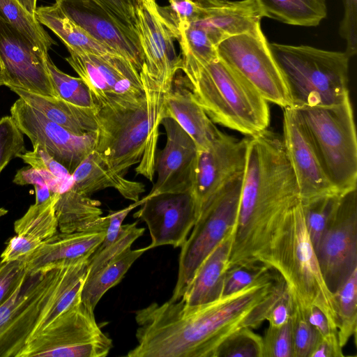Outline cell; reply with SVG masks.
<instances>
[{"label": "cell", "mask_w": 357, "mask_h": 357, "mask_svg": "<svg viewBox=\"0 0 357 357\" xmlns=\"http://www.w3.org/2000/svg\"><path fill=\"white\" fill-rule=\"evenodd\" d=\"M285 288L280 274L269 268L246 287L209 303H152L135 312L137 343L127 356L215 357L231 335L259 328Z\"/></svg>", "instance_id": "6da1fadb"}, {"label": "cell", "mask_w": 357, "mask_h": 357, "mask_svg": "<svg viewBox=\"0 0 357 357\" xmlns=\"http://www.w3.org/2000/svg\"><path fill=\"white\" fill-rule=\"evenodd\" d=\"M300 202L282 139L268 129L248 137L229 266L269 267L288 215Z\"/></svg>", "instance_id": "7a4b0ae2"}, {"label": "cell", "mask_w": 357, "mask_h": 357, "mask_svg": "<svg viewBox=\"0 0 357 357\" xmlns=\"http://www.w3.org/2000/svg\"><path fill=\"white\" fill-rule=\"evenodd\" d=\"M88 259L26 271L0 305V357H20L27 344L53 320L82 300Z\"/></svg>", "instance_id": "3957f363"}, {"label": "cell", "mask_w": 357, "mask_h": 357, "mask_svg": "<svg viewBox=\"0 0 357 357\" xmlns=\"http://www.w3.org/2000/svg\"><path fill=\"white\" fill-rule=\"evenodd\" d=\"M145 96L138 101L105 105L96 112V151L112 170L124 175L135 164L136 173L152 181L159 126L167 93L140 71Z\"/></svg>", "instance_id": "277c9868"}, {"label": "cell", "mask_w": 357, "mask_h": 357, "mask_svg": "<svg viewBox=\"0 0 357 357\" xmlns=\"http://www.w3.org/2000/svg\"><path fill=\"white\" fill-rule=\"evenodd\" d=\"M181 54L184 83L213 123L248 137L268 129V102L248 81L220 58L202 64Z\"/></svg>", "instance_id": "5b68a950"}, {"label": "cell", "mask_w": 357, "mask_h": 357, "mask_svg": "<svg viewBox=\"0 0 357 357\" xmlns=\"http://www.w3.org/2000/svg\"><path fill=\"white\" fill-rule=\"evenodd\" d=\"M284 78L293 107L339 104L349 96L345 52L308 45L269 43Z\"/></svg>", "instance_id": "8992f818"}, {"label": "cell", "mask_w": 357, "mask_h": 357, "mask_svg": "<svg viewBox=\"0 0 357 357\" xmlns=\"http://www.w3.org/2000/svg\"><path fill=\"white\" fill-rule=\"evenodd\" d=\"M284 280L292 298L307 309L314 305L337 331L333 294L328 288L310 241L301 202L289 213L269 262Z\"/></svg>", "instance_id": "52a82bcc"}, {"label": "cell", "mask_w": 357, "mask_h": 357, "mask_svg": "<svg viewBox=\"0 0 357 357\" xmlns=\"http://www.w3.org/2000/svg\"><path fill=\"white\" fill-rule=\"evenodd\" d=\"M293 108L337 192L356 188L357 139L350 97L331 106Z\"/></svg>", "instance_id": "ba28073f"}, {"label": "cell", "mask_w": 357, "mask_h": 357, "mask_svg": "<svg viewBox=\"0 0 357 357\" xmlns=\"http://www.w3.org/2000/svg\"><path fill=\"white\" fill-rule=\"evenodd\" d=\"M243 175L226 185L201 211L191 234L181 247L177 280L169 301L182 298L202 261L234 231Z\"/></svg>", "instance_id": "9c48e42d"}, {"label": "cell", "mask_w": 357, "mask_h": 357, "mask_svg": "<svg viewBox=\"0 0 357 357\" xmlns=\"http://www.w3.org/2000/svg\"><path fill=\"white\" fill-rule=\"evenodd\" d=\"M93 310L75 303L31 340L20 357H105L112 340L101 330Z\"/></svg>", "instance_id": "30bf717a"}, {"label": "cell", "mask_w": 357, "mask_h": 357, "mask_svg": "<svg viewBox=\"0 0 357 357\" xmlns=\"http://www.w3.org/2000/svg\"><path fill=\"white\" fill-rule=\"evenodd\" d=\"M218 57L248 81L268 102L291 107L283 75L262 29L230 37L218 46Z\"/></svg>", "instance_id": "8fae6325"}, {"label": "cell", "mask_w": 357, "mask_h": 357, "mask_svg": "<svg viewBox=\"0 0 357 357\" xmlns=\"http://www.w3.org/2000/svg\"><path fill=\"white\" fill-rule=\"evenodd\" d=\"M324 281L333 294L357 268V191L335 204L315 250Z\"/></svg>", "instance_id": "7c38bea8"}, {"label": "cell", "mask_w": 357, "mask_h": 357, "mask_svg": "<svg viewBox=\"0 0 357 357\" xmlns=\"http://www.w3.org/2000/svg\"><path fill=\"white\" fill-rule=\"evenodd\" d=\"M134 26L144 56L140 71L169 92L183 67L174 46L178 35L175 25L156 0H135Z\"/></svg>", "instance_id": "4fadbf2b"}, {"label": "cell", "mask_w": 357, "mask_h": 357, "mask_svg": "<svg viewBox=\"0 0 357 357\" xmlns=\"http://www.w3.org/2000/svg\"><path fill=\"white\" fill-rule=\"evenodd\" d=\"M68 50L66 61L86 84L98 108L144 97L139 71L124 57Z\"/></svg>", "instance_id": "5bb4252c"}, {"label": "cell", "mask_w": 357, "mask_h": 357, "mask_svg": "<svg viewBox=\"0 0 357 357\" xmlns=\"http://www.w3.org/2000/svg\"><path fill=\"white\" fill-rule=\"evenodd\" d=\"M17 128L30 139L39 143L72 174L81 162L96 149L97 133L76 135L47 119L22 99L10 107Z\"/></svg>", "instance_id": "9a60e30c"}, {"label": "cell", "mask_w": 357, "mask_h": 357, "mask_svg": "<svg viewBox=\"0 0 357 357\" xmlns=\"http://www.w3.org/2000/svg\"><path fill=\"white\" fill-rule=\"evenodd\" d=\"M248 141V137L238 139L220 132L207 149L197 150L191 191L199 214L226 185L243 174Z\"/></svg>", "instance_id": "2e32d148"}, {"label": "cell", "mask_w": 357, "mask_h": 357, "mask_svg": "<svg viewBox=\"0 0 357 357\" xmlns=\"http://www.w3.org/2000/svg\"><path fill=\"white\" fill-rule=\"evenodd\" d=\"M40 49L8 23L0 20L1 73L4 85L56 97Z\"/></svg>", "instance_id": "e0dca14e"}, {"label": "cell", "mask_w": 357, "mask_h": 357, "mask_svg": "<svg viewBox=\"0 0 357 357\" xmlns=\"http://www.w3.org/2000/svg\"><path fill=\"white\" fill-rule=\"evenodd\" d=\"M133 217L148 226L152 249L162 245L181 247L188 238L199 215L190 190L144 197Z\"/></svg>", "instance_id": "ac0fdd59"}, {"label": "cell", "mask_w": 357, "mask_h": 357, "mask_svg": "<svg viewBox=\"0 0 357 357\" xmlns=\"http://www.w3.org/2000/svg\"><path fill=\"white\" fill-rule=\"evenodd\" d=\"M55 3L95 40L126 59L140 72L144 56L135 29L94 0H56Z\"/></svg>", "instance_id": "d6986e66"}, {"label": "cell", "mask_w": 357, "mask_h": 357, "mask_svg": "<svg viewBox=\"0 0 357 357\" xmlns=\"http://www.w3.org/2000/svg\"><path fill=\"white\" fill-rule=\"evenodd\" d=\"M283 110L282 140L296 178L301 201L340 194L326 176L294 108Z\"/></svg>", "instance_id": "ffe728a7"}, {"label": "cell", "mask_w": 357, "mask_h": 357, "mask_svg": "<svg viewBox=\"0 0 357 357\" xmlns=\"http://www.w3.org/2000/svg\"><path fill=\"white\" fill-rule=\"evenodd\" d=\"M166 144L155 156L157 179L147 197L191 190L197 147L193 139L172 118L161 121Z\"/></svg>", "instance_id": "44dd1931"}, {"label": "cell", "mask_w": 357, "mask_h": 357, "mask_svg": "<svg viewBox=\"0 0 357 357\" xmlns=\"http://www.w3.org/2000/svg\"><path fill=\"white\" fill-rule=\"evenodd\" d=\"M263 17L257 0H222L204 6L201 17L192 23L202 27L218 46L230 37L258 33Z\"/></svg>", "instance_id": "7402d4cb"}, {"label": "cell", "mask_w": 357, "mask_h": 357, "mask_svg": "<svg viewBox=\"0 0 357 357\" xmlns=\"http://www.w3.org/2000/svg\"><path fill=\"white\" fill-rule=\"evenodd\" d=\"M61 193H54L40 204H33L14 223L15 236L6 243L0 262L23 259L58 231L55 205Z\"/></svg>", "instance_id": "603a6c76"}, {"label": "cell", "mask_w": 357, "mask_h": 357, "mask_svg": "<svg viewBox=\"0 0 357 357\" xmlns=\"http://www.w3.org/2000/svg\"><path fill=\"white\" fill-rule=\"evenodd\" d=\"M107 230V229H106ZM106 230L57 231L22 260L28 273L89 258L103 241Z\"/></svg>", "instance_id": "cb8c5ba5"}, {"label": "cell", "mask_w": 357, "mask_h": 357, "mask_svg": "<svg viewBox=\"0 0 357 357\" xmlns=\"http://www.w3.org/2000/svg\"><path fill=\"white\" fill-rule=\"evenodd\" d=\"M164 116L174 119L193 139L198 151L207 149L221 132L196 102L188 86L174 87L173 84L165 95Z\"/></svg>", "instance_id": "d4e9b609"}, {"label": "cell", "mask_w": 357, "mask_h": 357, "mask_svg": "<svg viewBox=\"0 0 357 357\" xmlns=\"http://www.w3.org/2000/svg\"><path fill=\"white\" fill-rule=\"evenodd\" d=\"M71 176L70 189L88 196L106 188H114L125 199L135 202L145 191L142 183L128 180L110 169L96 150L81 162Z\"/></svg>", "instance_id": "484cf974"}, {"label": "cell", "mask_w": 357, "mask_h": 357, "mask_svg": "<svg viewBox=\"0 0 357 357\" xmlns=\"http://www.w3.org/2000/svg\"><path fill=\"white\" fill-rule=\"evenodd\" d=\"M233 234L222 241L200 264L181 298L185 305L204 304L222 296Z\"/></svg>", "instance_id": "4316f807"}, {"label": "cell", "mask_w": 357, "mask_h": 357, "mask_svg": "<svg viewBox=\"0 0 357 357\" xmlns=\"http://www.w3.org/2000/svg\"><path fill=\"white\" fill-rule=\"evenodd\" d=\"M9 89L47 119L74 134L84 135L98 130L96 112L93 109L77 106L60 98L43 96L17 87Z\"/></svg>", "instance_id": "83f0119b"}, {"label": "cell", "mask_w": 357, "mask_h": 357, "mask_svg": "<svg viewBox=\"0 0 357 357\" xmlns=\"http://www.w3.org/2000/svg\"><path fill=\"white\" fill-rule=\"evenodd\" d=\"M55 212L61 232L106 230L108 226V217L102 216L100 202L72 189L60 194Z\"/></svg>", "instance_id": "f1b7e54d"}, {"label": "cell", "mask_w": 357, "mask_h": 357, "mask_svg": "<svg viewBox=\"0 0 357 357\" xmlns=\"http://www.w3.org/2000/svg\"><path fill=\"white\" fill-rule=\"evenodd\" d=\"M34 16L40 24L49 28L59 38L67 50L98 55L121 56L95 40L84 29L71 20L56 3L37 8Z\"/></svg>", "instance_id": "f546056e"}, {"label": "cell", "mask_w": 357, "mask_h": 357, "mask_svg": "<svg viewBox=\"0 0 357 357\" xmlns=\"http://www.w3.org/2000/svg\"><path fill=\"white\" fill-rule=\"evenodd\" d=\"M149 250L148 246L134 250L130 248L88 276L82 288V301L94 310L103 295L116 285L133 263Z\"/></svg>", "instance_id": "4dcf8cb0"}, {"label": "cell", "mask_w": 357, "mask_h": 357, "mask_svg": "<svg viewBox=\"0 0 357 357\" xmlns=\"http://www.w3.org/2000/svg\"><path fill=\"white\" fill-rule=\"evenodd\" d=\"M264 17L301 26H316L327 15L326 0H257Z\"/></svg>", "instance_id": "1f68e13d"}, {"label": "cell", "mask_w": 357, "mask_h": 357, "mask_svg": "<svg viewBox=\"0 0 357 357\" xmlns=\"http://www.w3.org/2000/svg\"><path fill=\"white\" fill-rule=\"evenodd\" d=\"M0 20L16 29L45 54L55 44L35 16L17 0H0Z\"/></svg>", "instance_id": "d6a6232c"}, {"label": "cell", "mask_w": 357, "mask_h": 357, "mask_svg": "<svg viewBox=\"0 0 357 357\" xmlns=\"http://www.w3.org/2000/svg\"><path fill=\"white\" fill-rule=\"evenodd\" d=\"M338 319L337 335L343 348L357 328V268L333 293Z\"/></svg>", "instance_id": "836d02e7"}, {"label": "cell", "mask_w": 357, "mask_h": 357, "mask_svg": "<svg viewBox=\"0 0 357 357\" xmlns=\"http://www.w3.org/2000/svg\"><path fill=\"white\" fill-rule=\"evenodd\" d=\"M45 60L56 98L79 107L93 109L96 112L97 104L84 81L79 77H73L61 71L54 63L49 54L46 56Z\"/></svg>", "instance_id": "e575fe53"}, {"label": "cell", "mask_w": 357, "mask_h": 357, "mask_svg": "<svg viewBox=\"0 0 357 357\" xmlns=\"http://www.w3.org/2000/svg\"><path fill=\"white\" fill-rule=\"evenodd\" d=\"M181 54H187L202 64L218 59V46L200 26L190 23L178 31Z\"/></svg>", "instance_id": "d590c367"}, {"label": "cell", "mask_w": 357, "mask_h": 357, "mask_svg": "<svg viewBox=\"0 0 357 357\" xmlns=\"http://www.w3.org/2000/svg\"><path fill=\"white\" fill-rule=\"evenodd\" d=\"M342 194H333L301 202L307 230L314 247L317 248L329 215Z\"/></svg>", "instance_id": "8d00e7d4"}, {"label": "cell", "mask_w": 357, "mask_h": 357, "mask_svg": "<svg viewBox=\"0 0 357 357\" xmlns=\"http://www.w3.org/2000/svg\"><path fill=\"white\" fill-rule=\"evenodd\" d=\"M137 222L123 225L118 237L112 243L104 248H96L88 259V276L93 274L109 261L131 248L135 241L144 232V228L137 227Z\"/></svg>", "instance_id": "74e56055"}, {"label": "cell", "mask_w": 357, "mask_h": 357, "mask_svg": "<svg viewBox=\"0 0 357 357\" xmlns=\"http://www.w3.org/2000/svg\"><path fill=\"white\" fill-rule=\"evenodd\" d=\"M215 357H262V337L250 328H241L221 344Z\"/></svg>", "instance_id": "f35d334b"}, {"label": "cell", "mask_w": 357, "mask_h": 357, "mask_svg": "<svg viewBox=\"0 0 357 357\" xmlns=\"http://www.w3.org/2000/svg\"><path fill=\"white\" fill-rule=\"evenodd\" d=\"M293 306L291 315L293 357H309L319 334L309 323L304 310L292 298Z\"/></svg>", "instance_id": "ab89813d"}, {"label": "cell", "mask_w": 357, "mask_h": 357, "mask_svg": "<svg viewBox=\"0 0 357 357\" xmlns=\"http://www.w3.org/2000/svg\"><path fill=\"white\" fill-rule=\"evenodd\" d=\"M32 151H25L18 155L23 162L38 170L48 173L62 182L68 190L72 185V176L68 169L57 162L46 148L36 143Z\"/></svg>", "instance_id": "60d3db41"}, {"label": "cell", "mask_w": 357, "mask_h": 357, "mask_svg": "<svg viewBox=\"0 0 357 357\" xmlns=\"http://www.w3.org/2000/svg\"><path fill=\"white\" fill-rule=\"evenodd\" d=\"M26 151L23 133L11 116L0 119V173L14 158Z\"/></svg>", "instance_id": "b9f144b4"}, {"label": "cell", "mask_w": 357, "mask_h": 357, "mask_svg": "<svg viewBox=\"0 0 357 357\" xmlns=\"http://www.w3.org/2000/svg\"><path fill=\"white\" fill-rule=\"evenodd\" d=\"M262 357H293L291 318L280 326H268L262 337Z\"/></svg>", "instance_id": "7bdbcfd3"}, {"label": "cell", "mask_w": 357, "mask_h": 357, "mask_svg": "<svg viewBox=\"0 0 357 357\" xmlns=\"http://www.w3.org/2000/svg\"><path fill=\"white\" fill-rule=\"evenodd\" d=\"M168 1L169 6L162 8L178 31L197 20L202 15L204 8L192 0Z\"/></svg>", "instance_id": "ee69618b"}, {"label": "cell", "mask_w": 357, "mask_h": 357, "mask_svg": "<svg viewBox=\"0 0 357 357\" xmlns=\"http://www.w3.org/2000/svg\"><path fill=\"white\" fill-rule=\"evenodd\" d=\"M271 268L262 266L249 268L241 266H231L228 268L222 296L235 293L257 280L264 273Z\"/></svg>", "instance_id": "f6af8a7d"}, {"label": "cell", "mask_w": 357, "mask_h": 357, "mask_svg": "<svg viewBox=\"0 0 357 357\" xmlns=\"http://www.w3.org/2000/svg\"><path fill=\"white\" fill-rule=\"evenodd\" d=\"M344 15L339 33L346 41V54L351 58L357 52V0H342Z\"/></svg>", "instance_id": "bcb514c9"}, {"label": "cell", "mask_w": 357, "mask_h": 357, "mask_svg": "<svg viewBox=\"0 0 357 357\" xmlns=\"http://www.w3.org/2000/svg\"><path fill=\"white\" fill-rule=\"evenodd\" d=\"M26 271L22 259L0 262V305L13 292Z\"/></svg>", "instance_id": "7dc6e473"}, {"label": "cell", "mask_w": 357, "mask_h": 357, "mask_svg": "<svg viewBox=\"0 0 357 357\" xmlns=\"http://www.w3.org/2000/svg\"><path fill=\"white\" fill-rule=\"evenodd\" d=\"M13 182L19 185L35 184L47 185L53 194L62 193L67 190L64 184L55 177L31 166L17 170Z\"/></svg>", "instance_id": "c3c4849f"}, {"label": "cell", "mask_w": 357, "mask_h": 357, "mask_svg": "<svg viewBox=\"0 0 357 357\" xmlns=\"http://www.w3.org/2000/svg\"><path fill=\"white\" fill-rule=\"evenodd\" d=\"M293 299L287 287L273 303L266 315V321L269 326H280L286 324L291 318Z\"/></svg>", "instance_id": "681fc988"}, {"label": "cell", "mask_w": 357, "mask_h": 357, "mask_svg": "<svg viewBox=\"0 0 357 357\" xmlns=\"http://www.w3.org/2000/svg\"><path fill=\"white\" fill-rule=\"evenodd\" d=\"M124 24L134 28L135 0H94Z\"/></svg>", "instance_id": "f907efd6"}, {"label": "cell", "mask_w": 357, "mask_h": 357, "mask_svg": "<svg viewBox=\"0 0 357 357\" xmlns=\"http://www.w3.org/2000/svg\"><path fill=\"white\" fill-rule=\"evenodd\" d=\"M338 335L328 337L319 336L309 357H344Z\"/></svg>", "instance_id": "816d5d0a"}, {"label": "cell", "mask_w": 357, "mask_h": 357, "mask_svg": "<svg viewBox=\"0 0 357 357\" xmlns=\"http://www.w3.org/2000/svg\"><path fill=\"white\" fill-rule=\"evenodd\" d=\"M304 311L309 323L317 330L320 336L328 337L337 335V331L331 328L326 317L317 307L311 305Z\"/></svg>", "instance_id": "f5cc1de1"}, {"label": "cell", "mask_w": 357, "mask_h": 357, "mask_svg": "<svg viewBox=\"0 0 357 357\" xmlns=\"http://www.w3.org/2000/svg\"><path fill=\"white\" fill-rule=\"evenodd\" d=\"M36 193V204H40L48 199L53 193L47 185H33Z\"/></svg>", "instance_id": "db71d44e"}, {"label": "cell", "mask_w": 357, "mask_h": 357, "mask_svg": "<svg viewBox=\"0 0 357 357\" xmlns=\"http://www.w3.org/2000/svg\"><path fill=\"white\" fill-rule=\"evenodd\" d=\"M21 6L31 15H34L37 8V0H17Z\"/></svg>", "instance_id": "11a10c76"}, {"label": "cell", "mask_w": 357, "mask_h": 357, "mask_svg": "<svg viewBox=\"0 0 357 357\" xmlns=\"http://www.w3.org/2000/svg\"><path fill=\"white\" fill-rule=\"evenodd\" d=\"M195 1L196 3H199V5L202 6H208L209 5L217 3L218 1L220 0H192Z\"/></svg>", "instance_id": "9f6ffc18"}, {"label": "cell", "mask_w": 357, "mask_h": 357, "mask_svg": "<svg viewBox=\"0 0 357 357\" xmlns=\"http://www.w3.org/2000/svg\"><path fill=\"white\" fill-rule=\"evenodd\" d=\"M8 212V211L6 208L3 207H0V218L6 215Z\"/></svg>", "instance_id": "6f0895ef"}, {"label": "cell", "mask_w": 357, "mask_h": 357, "mask_svg": "<svg viewBox=\"0 0 357 357\" xmlns=\"http://www.w3.org/2000/svg\"><path fill=\"white\" fill-rule=\"evenodd\" d=\"M4 85V82L1 73H0V86Z\"/></svg>", "instance_id": "680465c9"}, {"label": "cell", "mask_w": 357, "mask_h": 357, "mask_svg": "<svg viewBox=\"0 0 357 357\" xmlns=\"http://www.w3.org/2000/svg\"><path fill=\"white\" fill-rule=\"evenodd\" d=\"M1 62H0V73H1Z\"/></svg>", "instance_id": "91938a15"}]
</instances>
